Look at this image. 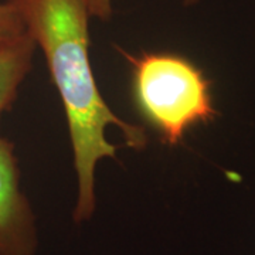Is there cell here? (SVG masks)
<instances>
[{
    "mask_svg": "<svg viewBox=\"0 0 255 255\" xmlns=\"http://www.w3.org/2000/svg\"><path fill=\"white\" fill-rule=\"evenodd\" d=\"M17 11L24 30L40 47L55 88L63 101L78 194L73 211L75 223L88 221L95 213V169L105 157H115L118 147L107 139V128L117 127L125 143L145 149L143 128L112 112L101 95L90 61V10L85 0H7Z\"/></svg>",
    "mask_w": 255,
    "mask_h": 255,
    "instance_id": "1",
    "label": "cell"
},
{
    "mask_svg": "<svg viewBox=\"0 0 255 255\" xmlns=\"http://www.w3.org/2000/svg\"><path fill=\"white\" fill-rule=\"evenodd\" d=\"M121 53L132 67L130 90L137 114L163 143L179 145L189 129L219 115L211 82L189 58L174 53Z\"/></svg>",
    "mask_w": 255,
    "mask_h": 255,
    "instance_id": "2",
    "label": "cell"
},
{
    "mask_svg": "<svg viewBox=\"0 0 255 255\" xmlns=\"http://www.w3.org/2000/svg\"><path fill=\"white\" fill-rule=\"evenodd\" d=\"M37 248L36 217L20 187L14 145L0 136V255H36Z\"/></svg>",
    "mask_w": 255,
    "mask_h": 255,
    "instance_id": "3",
    "label": "cell"
},
{
    "mask_svg": "<svg viewBox=\"0 0 255 255\" xmlns=\"http://www.w3.org/2000/svg\"><path fill=\"white\" fill-rule=\"evenodd\" d=\"M36 43L24 31L0 46V114L10 110L31 70Z\"/></svg>",
    "mask_w": 255,
    "mask_h": 255,
    "instance_id": "4",
    "label": "cell"
},
{
    "mask_svg": "<svg viewBox=\"0 0 255 255\" xmlns=\"http://www.w3.org/2000/svg\"><path fill=\"white\" fill-rule=\"evenodd\" d=\"M24 31V26L13 6L7 1L0 3V46L21 36Z\"/></svg>",
    "mask_w": 255,
    "mask_h": 255,
    "instance_id": "5",
    "label": "cell"
},
{
    "mask_svg": "<svg viewBox=\"0 0 255 255\" xmlns=\"http://www.w3.org/2000/svg\"><path fill=\"white\" fill-rule=\"evenodd\" d=\"M85 3L91 17L105 21L112 16V0H85Z\"/></svg>",
    "mask_w": 255,
    "mask_h": 255,
    "instance_id": "6",
    "label": "cell"
},
{
    "mask_svg": "<svg viewBox=\"0 0 255 255\" xmlns=\"http://www.w3.org/2000/svg\"><path fill=\"white\" fill-rule=\"evenodd\" d=\"M200 0H183V4L184 6H194V4H197Z\"/></svg>",
    "mask_w": 255,
    "mask_h": 255,
    "instance_id": "7",
    "label": "cell"
}]
</instances>
